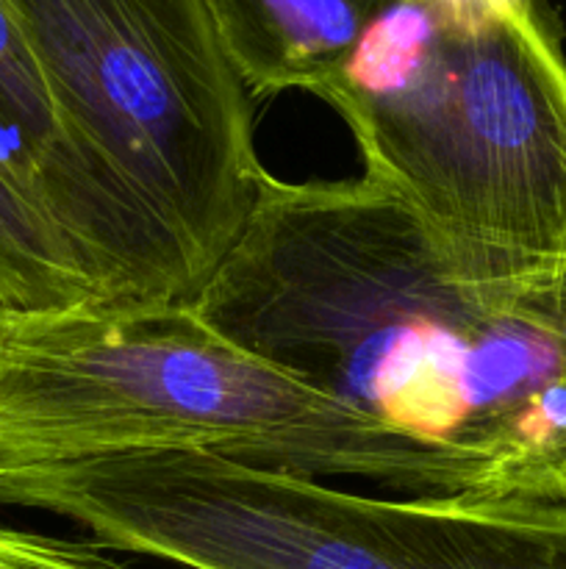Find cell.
I'll list each match as a JSON object with an SVG mask.
<instances>
[{
  "label": "cell",
  "instance_id": "cell-1",
  "mask_svg": "<svg viewBox=\"0 0 566 569\" xmlns=\"http://www.w3.org/2000/svg\"><path fill=\"white\" fill-rule=\"evenodd\" d=\"M192 311L492 500H566V256L455 242L370 178L264 172Z\"/></svg>",
  "mask_w": 566,
  "mask_h": 569
},
{
  "label": "cell",
  "instance_id": "cell-2",
  "mask_svg": "<svg viewBox=\"0 0 566 569\" xmlns=\"http://www.w3.org/2000/svg\"><path fill=\"white\" fill-rule=\"evenodd\" d=\"M133 450H209L408 498H483L472 467L381 431L211 331L192 306L0 322V472Z\"/></svg>",
  "mask_w": 566,
  "mask_h": 569
},
{
  "label": "cell",
  "instance_id": "cell-3",
  "mask_svg": "<svg viewBox=\"0 0 566 569\" xmlns=\"http://www.w3.org/2000/svg\"><path fill=\"white\" fill-rule=\"evenodd\" d=\"M364 178L433 231L514 256H566V53L530 0L375 6L314 89Z\"/></svg>",
  "mask_w": 566,
  "mask_h": 569
},
{
  "label": "cell",
  "instance_id": "cell-4",
  "mask_svg": "<svg viewBox=\"0 0 566 569\" xmlns=\"http://www.w3.org/2000/svg\"><path fill=\"white\" fill-rule=\"evenodd\" d=\"M0 503L183 569H566V500L370 498L209 450L0 472Z\"/></svg>",
  "mask_w": 566,
  "mask_h": 569
},
{
  "label": "cell",
  "instance_id": "cell-5",
  "mask_svg": "<svg viewBox=\"0 0 566 569\" xmlns=\"http://www.w3.org/2000/svg\"><path fill=\"white\" fill-rule=\"evenodd\" d=\"M55 94L203 292L259 200L250 94L209 0H11Z\"/></svg>",
  "mask_w": 566,
  "mask_h": 569
},
{
  "label": "cell",
  "instance_id": "cell-6",
  "mask_svg": "<svg viewBox=\"0 0 566 569\" xmlns=\"http://www.w3.org/2000/svg\"><path fill=\"white\" fill-rule=\"evenodd\" d=\"M0 164L70 242L103 309L194 303L189 261L64 109L11 0H0Z\"/></svg>",
  "mask_w": 566,
  "mask_h": 569
},
{
  "label": "cell",
  "instance_id": "cell-7",
  "mask_svg": "<svg viewBox=\"0 0 566 569\" xmlns=\"http://www.w3.org/2000/svg\"><path fill=\"white\" fill-rule=\"evenodd\" d=\"M247 94H314L364 33L372 0H209Z\"/></svg>",
  "mask_w": 566,
  "mask_h": 569
},
{
  "label": "cell",
  "instance_id": "cell-8",
  "mask_svg": "<svg viewBox=\"0 0 566 569\" xmlns=\"http://www.w3.org/2000/svg\"><path fill=\"white\" fill-rule=\"evenodd\" d=\"M103 309L70 242L0 164V311L53 317Z\"/></svg>",
  "mask_w": 566,
  "mask_h": 569
},
{
  "label": "cell",
  "instance_id": "cell-9",
  "mask_svg": "<svg viewBox=\"0 0 566 569\" xmlns=\"http://www.w3.org/2000/svg\"><path fill=\"white\" fill-rule=\"evenodd\" d=\"M0 569H131L89 539L0 528Z\"/></svg>",
  "mask_w": 566,
  "mask_h": 569
},
{
  "label": "cell",
  "instance_id": "cell-10",
  "mask_svg": "<svg viewBox=\"0 0 566 569\" xmlns=\"http://www.w3.org/2000/svg\"><path fill=\"white\" fill-rule=\"evenodd\" d=\"M3 317H6V315H3V311H0V322H3Z\"/></svg>",
  "mask_w": 566,
  "mask_h": 569
}]
</instances>
